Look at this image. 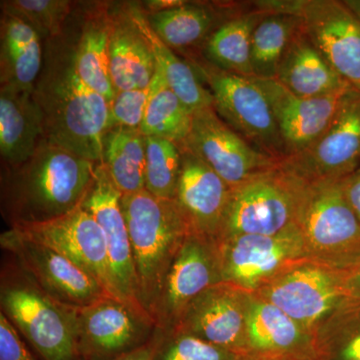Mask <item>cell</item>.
<instances>
[{"instance_id":"obj_21","label":"cell","mask_w":360,"mask_h":360,"mask_svg":"<svg viewBox=\"0 0 360 360\" xmlns=\"http://www.w3.org/2000/svg\"><path fill=\"white\" fill-rule=\"evenodd\" d=\"M111 6L110 2L103 1L82 4L77 37L68 30L75 71L110 103L115 96L110 70Z\"/></svg>"},{"instance_id":"obj_34","label":"cell","mask_w":360,"mask_h":360,"mask_svg":"<svg viewBox=\"0 0 360 360\" xmlns=\"http://www.w3.org/2000/svg\"><path fill=\"white\" fill-rule=\"evenodd\" d=\"M146 189L156 198L174 200L181 169V148L155 136H146Z\"/></svg>"},{"instance_id":"obj_13","label":"cell","mask_w":360,"mask_h":360,"mask_svg":"<svg viewBox=\"0 0 360 360\" xmlns=\"http://www.w3.org/2000/svg\"><path fill=\"white\" fill-rule=\"evenodd\" d=\"M181 146L198 156L231 188L281 162L251 146L219 117L214 108L193 113L191 132Z\"/></svg>"},{"instance_id":"obj_18","label":"cell","mask_w":360,"mask_h":360,"mask_svg":"<svg viewBox=\"0 0 360 360\" xmlns=\"http://www.w3.org/2000/svg\"><path fill=\"white\" fill-rule=\"evenodd\" d=\"M122 196L105 167L103 163L97 165L96 179L84 206L103 229L118 296L141 314L150 317L139 300L134 255L122 210Z\"/></svg>"},{"instance_id":"obj_20","label":"cell","mask_w":360,"mask_h":360,"mask_svg":"<svg viewBox=\"0 0 360 360\" xmlns=\"http://www.w3.org/2000/svg\"><path fill=\"white\" fill-rule=\"evenodd\" d=\"M181 148V169L174 201L189 232L219 239L231 187L198 156Z\"/></svg>"},{"instance_id":"obj_39","label":"cell","mask_w":360,"mask_h":360,"mask_svg":"<svg viewBox=\"0 0 360 360\" xmlns=\"http://www.w3.org/2000/svg\"><path fill=\"white\" fill-rule=\"evenodd\" d=\"M342 187L348 205L360 221V167L342 179Z\"/></svg>"},{"instance_id":"obj_5","label":"cell","mask_w":360,"mask_h":360,"mask_svg":"<svg viewBox=\"0 0 360 360\" xmlns=\"http://www.w3.org/2000/svg\"><path fill=\"white\" fill-rule=\"evenodd\" d=\"M304 186L279 162L233 187L217 243L246 234L278 236L296 229Z\"/></svg>"},{"instance_id":"obj_7","label":"cell","mask_w":360,"mask_h":360,"mask_svg":"<svg viewBox=\"0 0 360 360\" xmlns=\"http://www.w3.org/2000/svg\"><path fill=\"white\" fill-rule=\"evenodd\" d=\"M187 61L207 84L219 117L264 155L278 161L285 160L269 99L252 78L219 70L201 56Z\"/></svg>"},{"instance_id":"obj_27","label":"cell","mask_w":360,"mask_h":360,"mask_svg":"<svg viewBox=\"0 0 360 360\" xmlns=\"http://www.w3.org/2000/svg\"><path fill=\"white\" fill-rule=\"evenodd\" d=\"M44 58V41L30 23L1 11L0 21V86L32 90Z\"/></svg>"},{"instance_id":"obj_24","label":"cell","mask_w":360,"mask_h":360,"mask_svg":"<svg viewBox=\"0 0 360 360\" xmlns=\"http://www.w3.org/2000/svg\"><path fill=\"white\" fill-rule=\"evenodd\" d=\"M248 354L315 359L314 338L283 310L250 292Z\"/></svg>"},{"instance_id":"obj_43","label":"cell","mask_w":360,"mask_h":360,"mask_svg":"<svg viewBox=\"0 0 360 360\" xmlns=\"http://www.w3.org/2000/svg\"><path fill=\"white\" fill-rule=\"evenodd\" d=\"M343 4L360 21V0H343Z\"/></svg>"},{"instance_id":"obj_42","label":"cell","mask_w":360,"mask_h":360,"mask_svg":"<svg viewBox=\"0 0 360 360\" xmlns=\"http://www.w3.org/2000/svg\"><path fill=\"white\" fill-rule=\"evenodd\" d=\"M236 360H316L314 357L271 356V355L243 354L238 355Z\"/></svg>"},{"instance_id":"obj_10","label":"cell","mask_w":360,"mask_h":360,"mask_svg":"<svg viewBox=\"0 0 360 360\" xmlns=\"http://www.w3.org/2000/svg\"><path fill=\"white\" fill-rule=\"evenodd\" d=\"M0 246L40 290L61 304L85 307L111 296L98 281L65 255L26 238L16 229H9L1 234Z\"/></svg>"},{"instance_id":"obj_9","label":"cell","mask_w":360,"mask_h":360,"mask_svg":"<svg viewBox=\"0 0 360 360\" xmlns=\"http://www.w3.org/2000/svg\"><path fill=\"white\" fill-rule=\"evenodd\" d=\"M79 360H110L141 347L155 335V321L120 298L73 307Z\"/></svg>"},{"instance_id":"obj_4","label":"cell","mask_w":360,"mask_h":360,"mask_svg":"<svg viewBox=\"0 0 360 360\" xmlns=\"http://www.w3.org/2000/svg\"><path fill=\"white\" fill-rule=\"evenodd\" d=\"M6 255L0 272V312L40 359L79 360L73 307L47 295Z\"/></svg>"},{"instance_id":"obj_23","label":"cell","mask_w":360,"mask_h":360,"mask_svg":"<svg viewBox=\"0 0 360 360\" xmlns=\"http://www.w3.org/2000/svg\"><path fill=\"white\" fill-rule=\"evenodd\" d=\"M144 11V9H143ZM233 6H213L200 2L182 1L179 6L146 13L149 25L160 39L174 51H187L189 58L202 51L212 33L227 20L243 13ZM188 58V59H189Z\"/></svg>"},{"instance_id":"obj_3","label":"cell","mask_w":360,"mask_h":360,"mask_svg":"<svg viewBox=\"0 0 360 360\" xmlns=\"http://www.w3.org/2000/svg\"><path fill=\"white\" fill-rule=\"evenodd\" d=\"M129 229L139 300L153 314L177 251L189 233L174 200L156 198L146 189L122 194Z\"/></svg>"},{"instance_id":"obj_2","label":"cell","mask_w":360,"mask_h":360,"mask_svg":"<svg viewBox=\"0 0 360 360\" xmlns=\"http://www.w3.org/2000/svg\"><path fill=\"white\" fill-rule=\"evenodd\" d=\"M97 163L42 139L30 160L1 172V212L9 227L58 219L84 205Z\"/></svg>"},{"instance_id":"obj_32","label":"cell","mask_w":360,"mask_h":360,"mask_svg":"<svg viewBox=\"0 0 360 360\" xmlns=\"http://www.w3.org/2000/svg\"><path fill=\"white\" fill-rule=\"evenodd\" d=\"M316 360H360V300L341 303L314 335Z\"/></svg>"},{"instance_id":"obj_33","label":"cell","mask_w":360,"mask_h":360,"mask_svg":"<svg viewBox=\"0 0 360 360\" xmlns=\"http://www.w3.org/2000/svg\"><path fill=\"white\" fill-rule=\"evenodd\" d=\"M300 25L302 21L297 16L264 15L255 27L251 39L252 77L276 79L281 59Z\"/></svg>"},{"instance_id":"obj_29","label":"cell","mask_w":360,"mask_h":360,"mask_svg":"<svg viewBox=\"0 0 360 360\" xmlns=\"http://www.w3.org/2000/svg\"><path fill=\"white\" fill-rule=\"evenodd\" d=\"M264 15L266 14L250 9L232 16L212 33L201 51V58L219 70L252 77L251 39Z\"/></svg>"},{"instance_id":"obj_15","label":"cell","mask_w":360,"mask_h":360,"mask_svg":"<svg viewBox=\"0 0 360 360\" xmlns=\"http://www.w3.org/2000/svg\"><path fill=\"white\" fill-rule=\"evenodd\" d=\"M9 229L58 251L98 281L108 295L122 300L111 274L103 229L84 205L58 219Z\"/></svg>"},{"instance_id":"obj_36","label":"cell","mask_w":360,"mask_h":360,"mask_svg":"<svg viewBox=\"0 0 360 360\" xmlns=\"http://www.w3.org/2000/svg\"><path fill=\"white\" fill-rule=\"evenodd\" d=\"M238 354L180 331L163 330L153 360H236Z\"/></svg>"},{"instance_id":"obj_6","label":"cell","mask_w":360,"mask_h":360,"mask_svg":"<svg viewBox=\"0 0 360 360\" xmlns=\"http://www.w3.org/2000/svg\"><path fill=\"white\" fill-rule=\"evenodd\" d=\"M296 226L309 259L345 269L360 258V221L342 179L305 182Z\"/></svg>"},{"instance_id":"obj_40","label":"cell","mask_w":360,"mask_h":360,"mask_svg":"<svg viewBox=\"0 0 360 360\" xmlns=\"http://www.w3.org/2000/svg\"><path fill=\"white\" fill-rule=\"evenodd\" d=\"M161 335H162V329L158 328L155 335L148 343L142 345L141 347L137 348L134 352L120 355V356L110 360H153L155 359L156 349H158V345H160Z\"/></svg>"},{"instance_id":"obj_17","label":"cell","mask_w":360,"mask_h":360,"mask_svg":"<svg viewBox=\"0 0 360 360\" xmlns=\"http://www.w3.org/2000/svg\"><path fill=\"white\" fill-rule=\"evenodd\" d=\"M302 30L347 84L360 90V21L343 1L302 0Z\"/></svg>"},{"instance_id":"obj_14","label":"cell","mask_w":360,"mask_h":360,"mask_svg":"<svg viewBox=\"0 0 360 360\" xmlns=\"http://www.w3.org/2000/svg\"><path fill=\"white\" fill-rule=\"evenodd\" d=\"M305 182L340 180L360 167V90L352 89L338 115L314 146L281 161Z\"/></svg>"},{"instance_id":"obj_25","label":"cell","mask_w":360,"mask_h":360,"mask_svg":"<svg viewBox=\"0 0 360 360\" xmlns=\"http://www.w3.org/2000/svg\"><path fill=\"white\" fill-rule=\"evenodd\" d=\"M276 79L295 96L322 97L354 89L321 56L302 30L291 40Z\"/></svg>"},{"instance_id":"obj_19","label":"cell","mask_w":360,"mask_h":360,"mask_svg":"<svg viewBox=\"0 0 360 360\" xmlns=\"http://www.w3.org/2000/svg\"><path fill=\"white\" fill-rule=\"evenodd\" d=\"M251 78L269 99L285 158L300 155L321 139L352 89L333 96L302 97L293 94L276 79Z\"/></svg>"},{"instance_id":"obj_37","label":"cell","mask_w":360,"mask_h":360,"mask_svg":"<svg viewBox=\"0 0 360 360\" xmlns=\"http://www.w3.org/2000/svg\"><path fill=\"white\" fill-rule=\"evenodd\" d=\"M151 94V84L146 89L116 91L110 103V129H139Z\"/></svg>"},{"instance_id":"obj_12","label":"cell","mask_w":360,"mask_h":360,"mask_svg":"<svg viewBox=\"0 0 360 360\" xmlns=\"http://www.w3.org/2000/svg\"><path fill=\"white\" fill-rule=\"evenodd\" d=\"M220 283L224 279L219 243L189 232L168 270L151 314L156 328H174L187 307L203 291Z\"/></svg>"},{"instance_id":"obj_41","label":"cell","mask_w":360,"mask_h":360,"mask_svg":"<svg viewBox=\"0 0 360 360\" xmlns=\"http://www.w3.org/2000/svg\"><path fill=\"white\" fill-rule=\"evenodd\" d=\"M343 283L347 300H360V258L343 269Z\"/></svg>"},{"instance_id":"obj_31","label":"cell","mask_w":360,"mask_h":360,"mask_svg":"<svg viewBox=\"0 0 360 360\" xmlns=\"http://www.w3.org/2000/svg\"><path fill=\"white\" fill-rule=\"evenodd\" d=\"M193 118V113L156 70L151 80V94L141 127V134L168 139L181 146L191 132Z\"/></svg>"},{"instance_id":"obj_38","label":"cell","mask_w":360,"mask_h":360,"mask_svg":"<svg viewBox=\"0 0 360 360\" xmlns=\"http://www.w3.org/2000/svg\"><path fill=\"white\" fill-rule=\"evenodd\" d=\"M0 360H41L37 357L6 315L0 312Z\"/></svg>"},{"instance_id":"obj_1","label":"cell","mask_w":360,"mask_h":360,"mask_svg":"<svg viewBox=\"0 0 360 360\" xmlns=\"http://www.w3.org/2000/svg\"><path fill=\"white\" fill-rule=\"evenodd\" d=\"M41 116L42 139L101 165L110 129V101L75 71L72 45L65 34L44 41V65L33 89Z\"/></svg>"},{"instance_id":"obj_28","label":"cell","mask_w":360,"mask_h":360,"mask_svg":"<svg viewBox=\"0 0 360 360\" xmlns=\"http://www.w3.org/2000/svg\"><path fill=\"white\" fill-rule=\"evenodd\" d=\"M130 15L153 49L156 68L160 71L169 89L179 97L191 112L213 108V97L210 89L203 86L202 80L189 61L179 58L156 34L149 25L146 14L141 6L127 4Z\"/></svg>"},{"instance_id":"obj_26","label":"cell","mask_w":360,"mask_h":360,"mask_svg":"<svg viewBox=\"0 0 360 360\" xmlns=\"http://www.w3.org/2000/svg\"><path fill=\"white\" fill-rule=\"evenodd\" d=\"M42 141L41 116L33 89L0 86V155L2 167L30 160Z\"/></svg>"},{"instance_id":"obj_22","label":"cell","mask_w":360,"mask_h":360,"mask_svg":"<svg viewBox=\"0 0 360 360\" xmlns=\"http://www.w3.org/2000/svg\"><path fill=\"white\" fill-rule=\"evenodd\" d=\"M110 70L115 92L146 89L158 70L150 44L132 20L127 2L111 6Z\"/></svg>"},{"instance_id":"obj_11","label":"cell","mask_w":360,"mask_h":360,"mask_svg":"<svg viewBox=\"0 0 360 360\" xmlns=\"http://www.w3.org/2000/svg\"><path fill=\"white\" fill-rule=\"evenodd\" d=\"M224 283L255 292L296 262L309 258L297 227L278 236H232L219 241Z\"/></svg>"},{"instance_id":"obj_35","label":"cell","mask_w":360,"mask_h":360,"mask_svg":"<svg viewBox=\"0 0 360 360\" xmlns=\"http://www.w3.org/2000/svg\"><path fill=\"white\" fill-rule=\"evenodd\" d=\"M77 4L70 0H6L1 11L13 14L30 23L44 41L65 34Z\"/></svg>"},{"instance_id":"obj_8","label":"cell","mask_w":360,"mask_h":360,"mask_svg":"<svg viewBox=\"0 0 360 360\" xmlns=\"http://www.w3.org/2000/svg\"><path fill=\"white\" fill-rule=\"evenodd\" d=\"M253 295L276 305L314 338L347 300L343 269L304 258L291 264Z\"/></svg>"},{"instance_id":"obj_30","label":"cell","mask_w":360,"mask_h":360,"mask_svg":"<svg viewBox=\"0 0 360 360\" xmlns=\"http://www.w3.org/2000/svg\"><path fill=\"white\" fill-rule=\"evenodd\" d=\"M146 136L139 129L112 127L103 139V165L122 194L146 189Z\"/></svg>"},{"instance_id":"obj_16","label":"cell","mask_w":360,"mask_h":360,"mask_svg":"<svg viewBox=\"0 0 360 360\" xmlns=\"http://www.w3.org/2000/svg\"><path fill=\"white\" fill-rule=\"evenodd\" d=\"M250 296L231 283L215 284L187 307L174 329L233 354H246Z\"/></svg>"}]
</instances>
